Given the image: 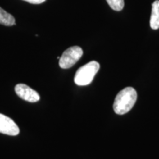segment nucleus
<instances>
[{
  "mask_svg": "<svg viewBox=\"0 0 159 159\" xmlns=\"http://www.w3.org/2000/svg\"><path fill=\"white\" fill-rule=\"evenodd\" d=\"M100 68L99 63L97 61H91L76 71L75 75V83L77 85H87L92 82L94 77Z\"/></svg>",
  "mask_w": 159,
  "mask_h": 159,
  "instance_id": "2",
  "label": "nucleus"
},
{
  "mask_svg": "<svg viewBox=\"0 0 159 159\" xmlns=\"http://www.w3.org/2000/svg\"><path fill=\"white\" fill-rule=\"evenodd\" d=\"M150 25L152 30L159 28V0H156L152 5Z\"/></svg>",
  "mask_w": 159,
  "mask_h": 159,
  "instance_id": "6",
  "label": "nucleus"
},
{
  "mask_svg": "<svg viewBox=\"0 0 159 159\" xmlns=\"http://www.w3.org/2000/svg\"><path fill=\"white\" fill-rule=\"evenodd\" d=\"M24 1H26L27 2L31 3V4H35V5H38V4L44 2L46 0H24Z\"/></svg>",
  "mask_w": 159,
  "mask_h": 159,
  "instance_id": "9",
  "label": "nucleus"
},
{
  "mask_svg": "<svg viewBox=\"0 0 159 159\" xmlns=\"http://www.w3.org/2000/svg\"><path fill=\"white\" fill-rule=\"evenodd\" d=\"M0 25L5 26H13L16 25L15 18L2 7H0Z\"/></svg>",
  "mask_w": 159,
  "mask_h": 159,
  "instance_id": "7",
  "label": "nucleus"
},
{
  "mask_svg": "<svg viewBox=\"0 0 159 159\" xmlns=\"http://www.w3.org/2000/svg\"><path fill=\"white\" fill-rule=\"evenodd\" d=\"M137 99V92L132 87H127L121 90L115 98L114 111L116 114L123 115L132 109Z\"/></svg>",
  "mask_w": 159,
  "mask_h": 159,
  "instance_id": "1",
  "label": "nucleus"
},
{
  "mask_svg": "<svg viewBox=\"0 0 159 159\" xmlns=\"http://www.w3.org/2000/svg\"><path fill=\"white\" fill-rule=\"evenodd\" d=\"M15 91L20 98L29 102H36L40 100L39 93L24 83H19L16 85Z\"/></svg>",
  "mask_w": 159,
  "mask_h": 159,
  "instance_id": "4",
  "label": "nucleus"
},
{
  "mask_svg": "<svg viewBox=\"0 0 159 159\" xmlns=\"http://www.w3.org/2000/svg\"><path fill=\"white\" fill-rule=\"evenodd\" d=\"M19 128L13 119L0 114V133L9 136H17L19 134Z\"/></svg>",
  "mask_w": 159,
  "mask_h": 159,
  "instance_id": "5",
  "label": "nucleus"
},
{
  "mask_svg": "<svg viewBox=\"0 0 159 159\" xmlns=\"http://www.w3.org/2000/svg\"><path fill=\"white\" fill-rule=\"evenodd\" d=\"M106 1L111 8L116 11H122L125 6L124 0H106Z\"/></svg>",
  "mask_w": 159,
  "mask_h": 159,
  "instance_id": "8",
  "label": "nucleus"
},
{
  "mask_svg": "<svg viewBox=\"0 0 159 159\" xmlns=\"http://www.w3.org/2000/svg\"><path fill=\"white\" fill-rule=\"evenodd\" d=\"M83 54V49L77 46L69 47L64 51L59 59V66L62 69H69L73 66L80 59Z\"/></svg>",
  "mask_w": 159,
  "mask_h": 159,
  "instance_id": "3",
  "label": "nucleus"
}]
</instances>
